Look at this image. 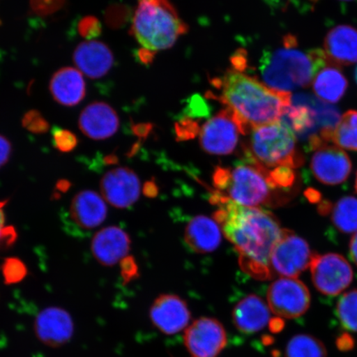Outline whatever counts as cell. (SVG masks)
Masks as SVG:
<instances>
[{
    "mask_svg": "<svg viewBox=\"0 0 357 357\" xmlns=\"http://www.w3.org/2000/svg\"><path fill=\"white\" fill-rule=\"evenodd\" d=\"M212 203L218 205L214 220L239 254L242 269L258 280L273 278L271 256L283 230L273 214L257 207H245L217 191Z\"/></svg>",
    "mask_w": 357,
    "mask_h": 357,
    "instance_id": "cell-1",
    "label": "cell"
},
{
    "mask_svg": "<svg viewBox=\"0 0 357 357\" xmlns=\"http://www.w3.org/2000/svg\"><path fill=\"white\" fill-rule=\"evenodd\" d=\"M214 86L220 92L222 104L233 112L242 134L279 121L291 105V93L275 91L239 68L214 80Z\"/></svg>",
    "mask_w": 357,
    "mask_h": 357,
    "instance_id": "cell-2",
    "label": "cell"
},
{
    "mask_svg": "<svg viewBox=\"0 0 357 357\" xmlns=\"http://www.w3.org/2000/svg\"><path fill=\"white\" fill-rule=\"evenodd\" d=\"M296 38H285L282 47L263 54L259 64L263 83L275 91L291 93L310 86L320 70L329 63L322 49L303 51Z\"/></svg>",
    "mask_w": 357,
    "mask_h": 357,
    "instance_id": "cell-3",
    "label": "cell"
},
{
    "mask_svg": "<svg viewBox=\"0 0 357 357\" xmlns=\"http://www.w3.org/2000/svg\"><path fill=\"white\" fill-rule=\"evenodd\" d=\"M187 26L169 0H137L132 33L142 50L151 53L172 47Z\"/></svg>",
    "mask_w": 357,
    "mask_h": 357,
    "instance_id": "cell-4",
    "label": "cell"
},
{
    "mask_svg": "<svg viewBox=\"0 0 357 357\" xmlns=\"http://www.w3.org/2000/svg\"><path fill=\"white\" fill-rule=\"evenodd\" d=\"M245 146L248 159L266 169L301 166L303 159L297 149L296 133L284 120L262 125L248 133Z\"/></svg>",
    "mask_w": 357,
    "mask_h": 357,
    "instance_id": "cell-5",
    "label": "cell"
},
{
    "mask_svg": "<svg viewBox=\"0 0 357 357\" xmlns=\"http://www.w3.org/2000/svg\"><path fill=\"white\" fill-rule=\"evenodd\" d=\"M268 169L251 162L234 169L218 167L213 183L226 198L245 207L271 204L273 187L267 176Z\"/></svg>",
    "mask_w": 357,
    "mask_h": 357,
    "instance_id": "cell-6",
    "label": "cell"
},
{
    "mask_svg": "<svg viewBox=\"0 0 357 357\" xmlns=\"http://www.w3.org/2000/svg\"><path fill=\"white\" fill-rule=\"evenodd\" d=\"M310 301L309 289L296 278L276 280L267 291V305L279 318H300L310 309Z\"/></svg>",
    "mask_w": 357,
    "mask_h": 357,
    "instance_id": "cell-7",
    "label": "cell"
},
{
    "mask_svg": "<svg viewBox=\"0 0 357 357\" xmlns=\"http://www.w3.org/2000/svg\"><path fill=\"white\" fill-rule=\"evenodd\" d=\"M314 254L305 240L284 229L271 253V270L283 278H297L310 266Z\"/></svg>",
    "mask_w": 357,
    "mask_h": 357,
    "instance_id": "cell-8",
    "label": "cell"
},
{
    "mask_svg": "<svg viewBox=\"0 0 357 357\" xmlns=\"http://www.w3.org/2000/svg\"><path fill=\"white\" fill-rule=\"evenodd\" d=\"M310 269L314 287L325 296H337L344 291L354 280V271L349 262L336 253L325 255L314 253Z\"/></svg>",
    "mask_w": 357,
    "mask_h": 357,
    "instance_id": "cell-9",
    "label": "cell"
},
{
    "mask_svg": "<svg viewBox=\"0 0 357 357\" xmlns=\"http://www.w3.org/2000/svg\"><path fill=\"white\" fill-rule=\"evenodd\" d=\"M242 134L238 121L230 109L218 112L207 121L199 132V144L204 151L213 155L233 153Z\"/></svg>",
    "mask_w": 357,
    "mask_h": 357,
    "instance_id": "cell-10",
    "label": "cell"
},
{
    "mask_svg": "<svg viewBox=\"0 0 357 357\" xmlns=\"http://www.w3.org/2000/svg\"><path fill=\"white\" fill-rule=\"evenodd\" d=\"M184 342L194 357H217L227 345V333L220 321L201 318L187 327Z\"/></svg>",
    "mask_w": 357,
    "mask_h": 357,
    "instance_id": "cell-11",
    "label": "cell"
},
{
    "mask_svg": "<svg viewBox=\"0 0 357 357\" xmlns=\"http://www.w3.org/2000/svg\"><path fill=\"white\" fill-rule=\"evenodd\" d=\"M107 213L108 208L99 194L83 190L71 200L66 223L75 234L89 233L105 222Z\"/></svg>",
    "mask_w": 357,
    "mask_h": 357,
    "instance_id": "cell-12",
    "label": "cell"
},
{
    "mask_svg": "<svg viewBox=\"0 0 357 357\" xmlns=\"http://www.w3.org/2000/svg\"><path fill=\"white\" fill-rule=\"evenodd\" d=\"M314 151L310 166L317 180L327 185H340L347 180L351 162L344 151L330 144H321Z\"/></svg>",
    "mask_w": 357,
    "mask_h": 357,
    "instance_id": "cell-13",
    "label": "cell"
},
{
    "mask_svg": "<svg viewBox=\"0 0 357 357\" xmlns=\"http://www.w3.org/2000/svg\"><path fill=\"white\" fill-rule=\"evenodd\" d=\"M100 191L102 197L112 206L118 208L131 207L139 199V178L128 167L110 169L101 178Z\"/></svg>",
    "mask_w": 357,
    "mask_h": 357,
    "instance_id": "cell-14",
    "label": "cell"
},
{
    "mask_svg": "<svg viewBox=\"0 0 357 357\" xmlns=\"http://www.w3.org/2000/svg\"><path fill=\"white\" fill-rule=\"evenodd\" d=\"M73 317L62 307L52 306L43 310L36 317L34 333L43 344L61 347L67 344L73 337Z\"/></svg>",
    "mask_w": 357,
    "mask_h": 357,
    "instance_id": "cell-15",
    "label": "cell"
},
{
    "mask_svg": "<svg viewBox=\"0 0 357 357\" xmlns=\"http://www.w3.org/2000/svg\"><path fill=\"white\" fill-rule=\"evenodd\" d=\"M150 318L160 332L172 335L187 328L190 312L181 298L175 294H162L151 305Z\"/></svg>",
    "mask_w": 357,
    "mask_h": 357,
    "instance_id": "cell-16",
    "label": "cell"
},
{
    "mask_svg": "<svg viewBox=\"0 0 357 357\" xmlns=\"http://www.w3.org/2000/svg\"><path fill=\"white\" fill-rule=\"evenodd\" d=\"M80 130L93 140H105L113 137L119 128V118L105 102H93L82 112L79 119Z\"/></svg>",
    "mask_w": 357,
    "mask_h": 357,
    "instance_id": "cell-17",
    "label": "cell"
},
{
    "mask_svg": "<svg viewBox=\"0 0 357 357\" xmlns=\"http://www.w3.org/2000/svg\"><path fill=\"white\" fill-rule=\"evenodd\" d=\"M131 247L130 236L117 226L105 227L93 236L91 251L102 266H112L126 257Z\"/></svg>",
    "mask_w": 357,
    "mask_h": 357,
    "instance_id": "cell-18",
    "label": "cell"
},
{
    "mask_svg": "<svg viewBox=\"0 0 357 357\" xmlns=\"http://www.w3.org/2000/svg\"><path fill=\"white\" fill-rule=\"evenodd\" d=\"M73 59L80 73L93 79L108 74L114 61L110 48L104 43L98 41L80 43L75 48Z\"/></svg>",
    "mask_w": 357,
    "mask_h": 357,
    "instance_id": "cell-19",
    "label": "cell"
},
{
    "mask_svg": "<svg viewBox=\"0 0 357 357\" xmlns=\"http://www.w3.org/2000/svg\"><path fill=\"white\" fill-rule=\"evenodd\" d=\"M324 52L330 64L350 66L357 62V30L339 25L330 30L324 40Z\"/></svg>",
    "mask_w": 357,
    "mask_h": 357,
    "instance_id": "cell-20",
    "label": "cell"
},
{
    "mask_svg": "<svg viewBox=\"0 0 357 357\" xmlns=\"http://www.w3.org/2000/svg\"><path fill=\"white\" fill-rule=\"evenodd\" d=\"M50 91L58 104L73 107L79 105L86 97V84L79 70L63 67L53 75Z\"/></svg>",
    "mask_w": 357,
    "mask_h": 357,
    "instance_id": "cell-21",
    "label": "cell"
},
{
    "mask_svg": "<svg viewBox=\"0 0 357 357\" xmlns=\"http://www.w3.org/2000/svg\"><path fill=\"white\" fill-rule=\"evenodd\" d=\"M271 310L261 297L250 294L234 307L233 321L235 327L244 333L260 332L271 322Z\"/></svg>",
    "mask_w": 357,
    "mask_h": 357,
    "instance_id": "cell-22",
    "label": "cell"
},
{
    "mask_svg": "<svg viewBox=\"0 0 357 357\" xmlns=\"http://www.w3.org/2000/svg\"><path fill=\"white\" fill-rule=\"evenodd\" d=\"M185 240L195 252H214L221 243V227L215 220L208 217H195L186 226Z\"/></svg>",
    "mask_w": 357,
    "mask_h": 357,
    "instance_id": "cell-23",
    "label": "cell"
},
{
    "mask_svg": "<svg viewBox=\"0 0 357 357\" xmlns=\"http://www.w3.org/2000/svg\"><path fill=\"white\" fill-rule=\"evenodd\" d=\"M317 97L328 104H335L344 96L348 82L336 66H325L317 74L312 84Z\"/></svg>",
    "mask_w": 357,
    "mask_h": 357,
    "instance_id": "cell-24",
    "label": "cell"
},
{
    "mask_svg": "<svg viewBox=\"0 0 357 357\" xmlns=\"http://www.w3.org/2000/svg\"><path fill=\"white\" fill-rule=\"evenodd\" d=\"M328 142L340 149L357 151V110L347 111L342 116Z\"/></svg>",
    "mask_w": 357,
    "mask_h": 357,
    "instance_id": "cell-25",
    "label": "cell"
},
{
    "mask_svg": "<svg viewBox=\"0 0 357 357\" xmlns=\"http://www.w3.org/2000/svg\"><path fill=\"white\" fill-rule=\"evenodd\" d=\"M332 222L342 233L357 231V199L347 196L331 208Z\"/></svg>",
    "mask_w": 357,
    "mask_h": 357,
    "instance_id": "cell-26",
    "label": "cell"
},
{
    "mask_svg": "<svg viewBox=\"0 0 357 357\" xmlns=\"http://www.w3.org/2000/svg\"><path fill=\"white\" fill-rule=\"evenodd\" d=\"M324 343L311 335L298 334L290 339L285 357H327Z\"/></svg>",
    "mask_w": 357,
    "mask_h": 357,
    "instance_id": "cell-27",
    "label": "cell"
},
{
    "mask_svg": "<svg viewBox=\"0 0 357 357\" xmlns=\"http://www.w3.org/2000/svg\"><path fill=\"white\" fill-rule=\"evenodd\" d=\"M337 312L343 327L357 332V289L342 294L337 303Z\"/></svg>",
    "mask_w": 357,
    "mask_h": 357,
    "instance_id": "cell-28",
    "label": "cell"
},
{
    "mask_svg": "<svg viewBox=\"0 0 357 357\" xmlns=\"http://www.w3.org/2000/svg\"><path fill=\"white\" fill-rule=\"evenodd\" d=\"M2 274L4 283L15 284L26 278V275H28V269L20 259L10 257L6 259L3 263Z\"/></svg>",
    "mask_w": 357,
    "mask_h": 357,
    "instance_id": "cell-29",
    "label": "cell"
},
{
    "mask_svg": "<svg viewBox=\"0 0 357 357\" xmlns=\"http://www.w3.org/2000/svg\"><path fill=\"white\" fill-rule=\"evenodd\" d=\"M53 146L61 153H70L78 145V138L73 132L55 128L52 131Z\"/></svg>",
    "mask_w": 357,
    "mask_h": 357,
    "instance_id": "cell-30",
    "label": "cell"
},
{
    "mask_svg": "<svg viewBox=\"0 0 357 357\" xmlns=\"http://www.w3.org/2000/svg\"><path fill=\"white\" fill-rule=\"evenodd\" d=\"M267 176L268 180L274 189L291 186L296 180L293 169L287 167H276L272 171L268 169Z\"/></svg>",
    "mask_w": 357,
    "mask_h": 357,
    "instance_id": "cell-31",
    "label": "cell"
},
{
    "mask_svg": "<svg viewBox=\"0 0 357 357\" xmlns=\"http://www.w3.org/2000/svg\"><path fill=\"white\" fill-rule=\"evenodd\" d=\"M66 0H30V8L34 15L42 17L52 16L60 12Z\"/></svg>",
    "mask_w": 357,
    "mask_h": 357,
    "instance_id": "cell-32",
    "label": "cell"
},
{
    "mask_svg": "<svg viewBox=\"0 0 357 357\" xmlns=\"http://www.w3.org/2000/svg\"><path fill=\"white\" fill-rule=\"evenodd\" d=\"M22 124L26 130L35 134L46 133L50 128L47 119L38 110L26 112L22 119Z\"/></svg>",
    "mask_w": 357,
    "mask_h": 357,
    "instance_id": "cell-33",
    "label": "cell"
},
{
    "mask_svg": "<svg viewBox=\"0 0 357 357\" xmlns=\"http://www.w3.org/2000/svg\"><path fill=\"white\" fill-rule=\"evenodd\" d=\"M128 17V8L121 4H112L106 8L105 20L107 25L111 29L121 28L126 22Z\"/></svg>",
    "mask_w": 357,
    "mask_h": 357,
    "instance_id": "cell-34",
    "label": "cell"
},
{
    "mask_svg": "<svg viewBox=\"0 0 357 357\" xmlns=\"http://www.w3.org/2000/svg\"><path fill=\"white\" fill-rule=\"evenodd\" d=\"M78 32L82 38L93 40L100 37L102 33V25L100 20L95 16H86L79 22Z\"/></svg>",
    "mask_w": 357,
    "mask_h": 357,
    "instance_id": "cell-35",
    "label": "cell"
},
{
    "mask_svg": "<svg viewBox=\"0 0 357 357\" xmlns=\"http://www.w3.org/2000/svg\"><path fill=\"white\" fill-rule=\"evenodd\" d=\"M8 204V200L0 201V248L10 247L17 238V231L12 226H6V214L3 208Z\"/></svg>",
    "mask_w": 357,
    "mask_h": 357,
    "instance_id": "cell-36",
    "label": "cell"
},
{
    "mask_svg": "<svg viewBox=\"0 0 357 357\" xmlns=\"http://www.w3.org/2000/svg\"><path fill=\"white\" fill-rule=\"evenodd\" d=\"M120 271L124 283L130 282L133 279L138 278V266L135 259L126 257L120 261Z\"/></svg>",
    "mask_w": 357,
    "mask_h": 357,
    "instance_id": "cell-37",
    "label": "cell"
},
{
    "mask_svg": "<svg viewBox=\"0 0 357 357\" xmlns=\"http://www.w3.org/2000/svg\"><path fill=\"white\" fill-rule=\"evenodd\" d=\"M12 145L6 137L0 135V169L6 166L10 159Z\"/></svg>",
    "mask_w": 357,
    "mask_h": 357,
    "instance_id": "cell-38",
    "label": "cell"
},
{
    "mask_svg": "<svg viewBox=\"0 0 357 357\" xmlns=\"http://www.w3.org/2000/svg\"><path fill=\"white\" fill-rule=\"evenodd\" d=\"M354 344V342L348 335H343L337 341L338 347L342 350H349Z\"/></svg>",
    "mask_w": 357,
    "mask_h": 357,
    "instance_id": "cell-39",
    "label": "cell"
},
{
    "mask_svg": "<svg viewBox=\"0 0 357 357\" xmlns=\"http://www.w3.org/2000/svg\"><path fill=\"white\" fill-rule=\"evenodd\" d=\"M350 257L352 261L357 266V231L352 236L350 243Z\"/></svg>",
    "mask_w": 357,
    "mask_h": 357,
    "instance_id": "cell-40",
    "label": "cell"
},
{
    "mask_svg": "<svg viewBox=\"0 0 357 357\" xmlns=\"http://www.w3.org/2000/svg\"><path fill=\"white\" fill-rule=\"evenodd\" d=\"M144 193L149 197H153V196L156 194V188L155 185L153 182H147L145 185Z\"/></svg>",
    "mask_w": 357,
    "mask_h": 357,
    "instance_id": "cell-41",
    "label": "cell"
},
{
    "mask_svg": "<svg viewBox=\"0 0 357 357\" xmlns=\"http://www.w3.org/2000/svg\"><path fill=\"white\" fill-rule=\"evenodd\" d=\"M270 324L271 328L272 330H273V331H280V330L284 326L283 321L280 319H271Z\"/></svg>",
    "mask_w": 357,
    "mask_h": 357,
    "instance_id": "cell-42",
    "label": "cell"
},
{
    "mask_svg": "<svg viewBox=\"0 0 357 357\" xmlns=\"http://www.w3.org/2000/svg\"><path fill=\"white\" fill-rule=\"evenodd\" d=\"M57 187L60 191H61V190L66 191V190H68V188L70 187V184L66 181H59V183H58Z\"/></svg>",
    "mask_w": 357,
    "mask_h": 357,
    "instance_id": "cell-43",
    "label": "cell"
},
{
    "mask_svg": "<svg viewBox=\"0 0 357 357\" xmlns=\"http://www.w3.org/2000/svg\"><path fill=\"white\" fill-rule=\"evenodd\" d=\"M273 2H278L280 6H287L289 0H273Z\"/></svg>",
    "mask_w": 357,
    "mask_h": 357,
    "instance_id": "cell-44",
    "label": "cell"
},
{
    "mask_svg": "<svg viewBox=\"0 0 357 357\" xmlns=\"http://www.w3.org/2000/svg\"><path fill=\"white\" fill-rule=\"evenodd\" d=\"M355 79H356V82L357 83V67H356V71H355Z\"/></svg>",
    "mask_w": 357,
    "mask_h": 357,
    "instance_id": "cell-45",
    "label": "cell"
},
{
    "mask_svg": "<svg viewBox=\"0 0 357 357\" xmlns=\"http://www.w3.org/2000/svg\"><path fill=\"white\" fill-rule=\"evenodd\" d=\"M341 1L349 2V1H352V0H341Z\"/></svg>",
    "mask_w": 357,
    "mask_h": 357,
    "instance_id": "cell-46",
    "label": "cell"
},
{
    "mask_svg": "<svg viewBox=\"0 0 357 357\" xmlns=\"http://www.w3.org/2000/svg\"><path fill=\"white\" fill-rule=\"evenodd\" d=\"M356 190L357 191V176H356Z\"/></svg>",
    "mask_w": 357,
    "mask_h": 357,
    "instance_id": "cell-47",
    "label": "cell"
}]
</instances>
